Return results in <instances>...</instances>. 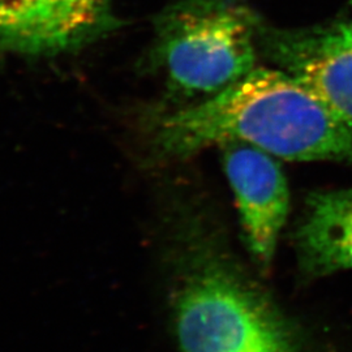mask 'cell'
Wrapping results in <instances>:
<instances>
[{"label": "cell", "instance_id": "obj_1", "mask_svg": "<svg viewBox=\"0 0 352 352\" xmlns=\"http://www.w3.org/2000/svg\"><path fill=\"white\" fill-rule=\"evenodd\" d=\"M160 160H187L225 141H241L287 161L352 162V128L299 81L257 67L204 101L164 107L151 116Z\"/></svg>", "mask_w": 352, "mask_h": 352}, {"label": "cell", "instance_id": "obj_2", "mask_svg": "<svg viewBox=\"0 0 352 352\" xmlns=\"http://www.w3.org/2000/svg\"><path fill=\"white\" fill-rule=\"evenodd\" d=\"M175 222L171 308L180 352H302L212 214L187 209Z\"/></svg>", "mask_w": 352, "mask_h": 352}, {"label": "cell", "instance_id": "obj_3", "mask_svg": "<svg viewBox=\"0 0 352 352\" xmlns=\"http://www.w3.org/2000/svg\"><path fill=\"white\" fill-rule=\"evenodd\" d=\"M263 20L245 0H176L167 6L155 17L149 58L175 106L208 100L256 69Z\"/></svg>", "mask_w": 352, "mask_h": 352}, {"label": "cell", "instance_id": "obj_4", "mask_svg": "<svg viewBox=\"0 0 352 352\" xmlns=\"http://www.w3.org/2000/svg\"><path fill=\"white\" fill-rule=\"evenodd\" d=\"M258 50L352 128V21L334 19L299 28L263 20Z\"/></svg>", "mask_w": 352, "mask_h": 352}, {"label": "cell", "instance_id": "obj_5", "mask_svg": "<svg viewBox=\"0 0 352 352\" xmlns=\"http://www.w3.org/2000/svg\"><path fill=\"white\" fill-rule=\"evenodd\" d=\"M113 0H0V55L54 56L116 26Z\"/></svg>", "mask_w": 352, "mask_h": 352}, {"label": "cell", "instance_id": "obj_6", "mask_svg": "<svg viewBox=\"0 0 352 352\" xmlns=\"http://www.w3.org/2000/svg\"><path fill=\"white\" fill-rule=\"evenodd\" d=\"M239 210L241 239L253 264L270 269L289 213L286 176L272 154L241 141L218 145Z\"/></svg>", "mask_w": 352, "mask_h": 352}, {"label": "cell", "instance_id": "obj_7", "mask_svg": "<svg viewBox=\"0 0 352 352\" xmlns=\"http://www.w3.org/2000/svg\"><path fill=\"white\" fill-rule=\"evenodd\" d=\"M292 240L302 277L352 272V187L309 193Z\"/></svg>", "mask_w": 352, "mask_h": 352}, {"label": "cell", "instance_id": "obj_8", "mask_svg": "<svg viewBox=\"0 0 352 352\" xmlns=\"http://www.w3.org/2000/svg\"><path fill=\"white\" fill-rule=\"evenodd\" d=\"M350 4H351V7H352V0H350Z\"/></svg>", "mask_w": 352, "mask_h": 352}]
</instances>
